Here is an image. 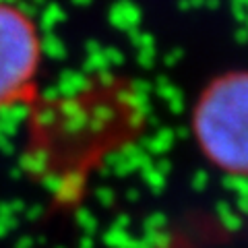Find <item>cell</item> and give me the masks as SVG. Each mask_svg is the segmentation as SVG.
Returning a JSON list of instances; mask_svg holds the SVG:
<instances>
[{"label": "cell", "mask_w": 248, "mask_h": 248, "mask_svg": "<svg viewBox=\"0 0 248 248\" xmlns=\"http://www.w3.org/2000/svg\"><path fill=\"white\" fill-rule=\"evenodd\" d=\"M190 135L207 164L248 178V68H230L201 87L190 108Z\"/></svg>", "instance_id": "cell-1"}, {"label": "cell", "mask_w": 248, "mask_h": 248, "mask_svg": "<svg viewBox=\"0 0 248 248\" xmlns=\"http://www.w3.org/2000/svg\"><path fill=\"white\" fill-rule=\"evenodd\" d=\"M44 64L37 21L17 0H0V116L33 99Z\"/></svg>", "instance_id": "cell-2"}]
</instances>
